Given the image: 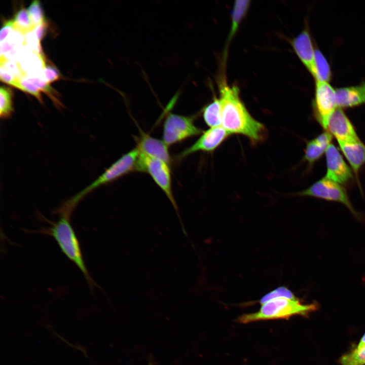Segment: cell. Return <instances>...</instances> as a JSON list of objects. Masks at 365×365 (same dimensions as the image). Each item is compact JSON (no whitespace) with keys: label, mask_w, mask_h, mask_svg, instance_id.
Segmentation results:
<instances>
[{"label":"cell","mask_w":365,"mask_h":365,"mask_svg":"<svg viewBox=\"0 0 365 365\" xmlns=\"http://www.w3.org/2000/svg\"><path fill=\"white\" fill-rule=\"evenodd\" d=\"M337 108L335 89L328 82L315 81L313 112L316 120L325 130L330 117Z\"/></svg>","instance_id":"ba28073f"},{"label":"cell","mask_w":365,"mask_h":365,"mask_svg":"<svg viewBox=\"0 0 365 365\" xmlns=\"http://www.w3.org/2000/svg\"><path fill=\"white\" fill-rule=\"evenodd\" d=\"M279 298H285L291 299H297L292 291L287 287L282 286L276 288L263 296L259 301V303L262 305L267 301Z\"/></svg>","instance_id":"cb8c5ba5"},{"label":"cell","mask_w":365,"mask_h":365,"mask_svg":"<svg viewBox=\"0 0 365 365\" xmlns=\"http://www.w3.org/2000/svg\"><path fill=\"white\" fill-rule=\"evenodd\" d=\"M340 365H365V346L357 347L342 355Z\"/></svg>","instance_id":"44dd1931"},{"label":"cell","mask_w":365,"mask_h":365,"mask_svg":"<svg viewBox=\"0 0 365 365\" xmlns=\"http://www.w3.org/2000/svg\"><path fill=\"white\" fill-rule=\"evenodd\" d=\"M326 163L325 177L339 184H345L352 179L350 168L344 161L338 150L332 143L325 152Z\"/></svg>","instance_id":"8fae6325"},{"label":"cell","mask_w":365,"mask_h":365,"mask_svg":"<svg viewBox=\"0 0 365 365\" xmlns=\"http://www.w3.org/2000/svg\"><path fill=\"white\" fill-rule=\"evenodd\" d=\"M170 167L160 159L139 152L135 170L150 174L166 195L177 213L178 208L172 193Z\"/></svg>","instance_id":"8992f818"},{"label":"cell","mask_w":365,"mask_h":365,"mask_svg":"<svg viewBox=\"0 0 365 365\" xmlns=\"http://www.w3.org/2000/svg\"><path fill=\"white\" fill-rule=\"evenodd\" d=\"M43 69L44 80L47 83H50L55 82L60 78V75L59 71L53 66L45 64Z\"/></svg>","instance_id":"4316f807"},{"label":"cell","mask_w":365,"mask_h":365,"mask_svg":"<svg viewBox=\"0 0 365 365\" xmlns=\"http://www.w3.org/2000/svg\"><path fill=\"white\" fill-rule=\"evenodd\" d=\"M137 147L140 153L160 159L170 166L171 159L168 145L163 141L152 137L140 129Z\"/></svg>","instance_id":"4fadbf2b"},{"label":"cell","mask_w":365,"mask_h":365,"mask_svg":"<svg viewBox=\"0 0 365 365\" xmlns=\"http://www.w3.org/2000/svg\"><path fill=\"white\" fill-rule=\"evenodd\" d=\"M13 29L12 20L7 21L5 23L0 31V41L1 43L5 41L9 34Z\"/></svg>","instance_id":"f1b7e54d"},{"label":"cell","mask_w":365,"mask_h":365,"mask_svg":"<svg viewBox=\"0 0 365 365\" xmlns=\"http://www.w3.org/2000/svg\"><path fill=\"white\" fill-rule=\"evenodd\" d=\"M12 20L14 29L22 33L31 31L35 27L31 21L27 11L24 8L16 13Z\"/></svg>","instance_id":"ffe728a7"},{"label":"cell","mask_w":365,"mask_h":365,"mask_svg":"<svg viewBox=\"0 0 365 365\" xmlns=\"http://www.w3.org/2000/svg\"><path fill=\"white\" fill-rule=\"evenodd\" d=\"M341 151L358 177L359 171L365 164V145L361 141L339 143Z\"/></svg>","instance_id":"9a60e30c"},{"label":"cell","mask_w":365,"mask_h":365,"mask_svg":"<svg viewBox=\"0 0 365 365\" xmlns=\"http://www.w3.org/2000/svg\"><path fill=\"white\" fill-rule=\"evenodd\" d=\"M46 232L54 238L62 252L78 267L90 287L97 286L86 266L79 242L70 223L69 218L61 216Z\"/></svg>","instance_id":"277c9868"},{"label":"cell","mask_w":365,"mask_h":365,"mask_svg":"<svg viewBox=\"0 0 365 365\" xmlns=\"http://www.w3.org/2000/svg\"><path fill=\"white\" fill-rule=\"evenodd\" d=\"M326 131L337 139L338 143L360 141L352 123L341 108L337 107L330 117Z\"/></svg>","instance_id":"30bf717a"},{"label":"cell","mask_w":365,"mask_h":365,"mask_svg":"<svg viewBox=\"0 0 365 365\" xmlns=\"http://www.w3.org/2000/svg\"><path fill=\"white\" fill-rule=\"evenodd\" d=\"M222 126L230 134H241L252 143L262 141L266 137L264 125L253 118L239 96L237 86L223 84L220 87Z\"/></svg>","instance_id":"6da1fadb"},{"label":"cell","mask_w":365,"mask_h":365,"mask_svg":"<svg viewBox=\"0 0 365 365\" xmlns=\"http://www.w3.org/2000/svg\"><path fill=\"white\" fill-rule=\"evenodd\" d=\"M318 307L316 302L305 304L297 298H276L262 304L258 311L241 315L237 321L245 324L262 320L287 319L296 315L307 316Z\"/></svg>","instance_id":"7a4b0ae2"},{"label":"cell","mask_w":365,"mask_h":365,"mask_svg":"<svg viewBox=\"0 0 365 365\" xmlns=\"http://www.w3.org/2000/svg\"><path fill=\"white\" fill-rule=\"evenodd\" d=\"M48 23L45 20L43 23L36 26L35 29V35L39 44H40V41L45 35L48 28Z\"/></svg>","instance_id":"f546056e"},{"label":"cell","mask_w":365,"mask_h":365,"mask_svg":"<svg viewBox=\"0 0 365 365\" xmlns=\"http://www.w3.org/2000/svg\"><path fill=\"white\" fill-rule=\"evenodd\" d=\"M204 122L210 128L222 126V106L220 98L216 97L202 111Z\"/></svg>","instance_id":"2e32d148"},{"label":"cell","mask_w":365,"mask_h":365,"mask_svg":"<svg viewBox=\"0 0 365 365\" xmlns=\"http://www.w3.org/2000/svg\"><path fill=\"white\" fill-rule=\"evenodd\" d=\"M364 346H365V333L360 340L357 347H361Z\"/></svg>","instance_id":"4dcf8cb0"},{"label":"cell","mask_w":365,"mask_h":365,"mask_svg":"<svg viewBox=\"0 0 365 365\" xmlns=\"http://www.w3.org/2000/svg\"><path fill=\"white\" fill-rule=\"evenodd\" d=\"M149 365H152L151 363H150Z\"/></svg>","instance_id":"1f68e13d"},{"label":"cell","mask_w":365,"mask_h":365,"mask_svg":"<svg viewBox=\"0 0 365 365\" xmlns=\"http://www.w3.org/2000/svg\"><path fill=\"white\" fill-rule=\"evenodd\" d=\"M250 2L248 0H237L235 2L231 13V27L228 42L232 39L238 29L239 24L247 13Z\"/></svg>","instance_id":"e0dca14e"},{"label":"cell","mask_w":365,"mask_h":365,"mask_svg":"<svg viewBox=\"0 0 365 365\" xmlns=\"http://www.w3.org/2000/svg\"><path fill=\"white\" fill-rule=\"evenodd\" d=\"M231 135L222 126L211 127L203 132L200 137L190 147L178 156L182 159L199 151L212 152Z\"/></svg>","instance_id":"9c48e42d"},{"label":"cell","mask_w":365,"mask_h":365,"mask_svg":"<svg viewBox=\"0 0 365 365\" xmlns=\"http://www.w3.org/2000/svg\"><path fill=\"white\" fill-rule=\"evenodd\" d=\"M203 132L194 124L193 118L169 113L163 124V141L168 146Z\"/></svg>","instance_id":"52a82bcc"},{"label":"cell","mask_w":365,"mask_h":365,"mask_svg":"<svg viewBox=\"0 0 365 365\" xmlns=\"http://www.w3.org/2000/svg\"><path fill=\"white\" fill-rule=\"evenodd\" d=\"M17 88L34 96L41 103H43L40 92V90L33 84L28 81L26 77H24L19 79Z\"/></svg>","instance_id":"484cf974"},{"label":"cell","mask_w":365,"mask_h":365,"mask_svg":"<svg viewBox=\"0 0 365 365\" xmlns=\"http://www.w3.org/2000/svg\"><path fill=\"white\" fill-rule=\"evenodd\" d=\"M337 107L347 108L365 103V82L335 89Z\"/></svg>","instance_id":"5bb4252c"},{"label":"cell","mask_w":365,"mask_h":365,"mask_svg":"<svg viewBox=\"0 0 365 365\" xmlns=\"http://www.w3.org/2000/svg\"><path fill=\"white\" fill-rule=\"evenodd\" d=\"M315 81L327 82L332 78V71L329 63L322 52L318 48L315 49Z\"/></svg>","instance_id":"ac0fdd59"},{"label":"cell","mask_w":365,"mask_h":365,"mask_svg":"<svg viewBox=\"0 0 365 365\" xmlns=\"http://www.w3.org/2000/svg\"><path fill=\"white\" fill-rule=\"evenodd\" d=\"M291 45L300 61L314 78L315 49L308 28L304 29L291 41Z\"/></svg>","instance_id":"7c38bea8"},{"label":"cell","mask_w":365,"mask_h":365,"mask_svg":"<svg viewBox=\"0 0 365 365\" xmlns=\"http://www.w3.org/2000/svg\"><path fill=\"white\" fill-rule=\"evenodd\" d=\"M13 112L12 92L5 87L0 88V116L1 118H8Z\"/></svg>","instance_id":"7402d4cb"},{"label":"cell","mask_w":365,"mask_h":365,"mask_svg":"<svg viewBox=\"0 0 365 365\" xmlns=\"http://www.w3.org/2000/svg\"><path fill=\"white\" fill-rule=\"evenodd\" d=\"M27 80L36 86L40 90L44 92L54 102L58 107L63 106V105L57 98V94L51 87L44 80L38 78H26Z\"/></svg>","instance_id":"603a6c76"},{"label":"cell","mask_w":365,"mask_h":365,"mask_svg":"<svg viewBox=\"0 0 365 365\" xmlns=\"http://www.w3.org/2000/svg\"><path fill=\"white\" fill-rule=\"evenodd\" d=\"M327 147L319 143L314 138L308 141L305 149L304 160L306 161L309 166L312 165L320 158Z\"/></svg>","instance_id":"d6986e66"},{"label":"cell","mask_w":365,"mask_h":365,"mask_svg":"<svg viewBox=\"0 0 365 365\" xmlns=\"http://www.w3.org/2000/svg\"><path fill=\"white\" fill-rule=\"evenodd\" d=\"M298 194L300 196H311L342 203L358 221L361 223L365 221L364 215L354 209L345 189L340 184L325 177L317 181Z\"/></svg>","instance_id":"5b68a950"},{"label":"cell","mask_w":365,"mask_h":365,"mask_svg":"<svg viewBox=\"0 0 365 365\" xmlns=\"http://www.w3.org/2000/svg\"><path fill=\"white\" fill-rule=\"evenodd\" d=\"M0 78L2 82L16 88H17L20 79L14 76L2 66H1L0 68Z\"/></svg>","instance_id":"83f0119b"},{"label":"cell","mask_w":365,"mask_h":365,"mask_svg":"<svg viewBox=\"0 0 365 365\" xmlns=\"http://www.w3.org/2000/svg\"><path fill=\"white\" fill-rule=\"evenodd\" d=\"M139 155V151L136 147L123 155L93 182L64 202L58 209V211L70 215L78 202L87 194L101 185L113 181L131 171L135 170Z\"/></svg>","instance_id":"3957f363"},{"label":"cell","mask_w":365,"mask_h":365,"mask_svg":"<svg viewBox=\"0 0 365 365\" xmlns=\"http://www.w3.org/2000/svg\"><path fill=\"white\" fill-rule=\"evenodd\" d=\"M27 11L31 22L35 27L45 20L44 12L39 1H33L27 8Z\"/></svg>","instance_id":"d4e9b609"}]
</instances>
